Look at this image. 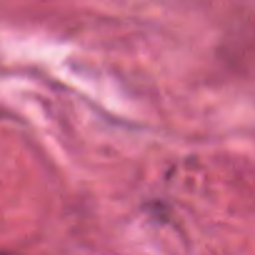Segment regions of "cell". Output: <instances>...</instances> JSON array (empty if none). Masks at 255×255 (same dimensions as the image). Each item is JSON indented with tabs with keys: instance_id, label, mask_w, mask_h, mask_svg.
Instances as JSON below:
<instances>
[{
	"instance_id": "obj_1",
	"label": "cell",
	"mask_w": 255,
	"mask_h": 255,
	"mask_svg": "<svg viewBox=\"0 0 255 255\" xmlns=\"http://www.w3.org/2000/svg\"><path fill=\"white\" fill-rule=\"evenodd\" d=\"M0 255H5V253H0Z\"/></svg>"
}]
</instances>
